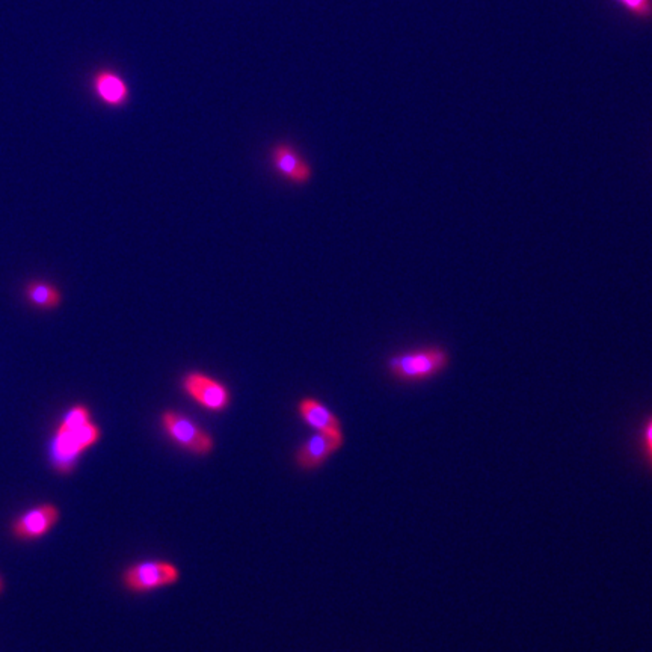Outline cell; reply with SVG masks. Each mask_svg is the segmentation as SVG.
Listing matches in <instances>:
<instances>
[{
	"instance_id": "2",
	"label": "cell",
	"mask_w": 652,
	"mask_h": 652,
	"mask_svg": "<svg viewBox=\"0 0 652 652\" xmlns=\"http://www.w3.org/2000/svg\"><path fill=\"white\" fill-rule=\"evenodd\" d=\"M450 366L449 350L440 346L411 350L391 357L387 363L390 375L402 382H423L441 375Z\"/></svg>"
},
{
	"instance_id": "11",
	"label": "cell",
	"mask_w": 652,
	"mask_h": 652,
	"mask_svg": "<svg viewBox=\"0 0 652 652\" xmlns=\"http://www.w3.org/2000/svg\"><path fill=\"white\" fill-rule=\"evenodd\" d=\"M27 298L35 307L52 310L61 304L62 294L55 285L44 281H34L27 287Z\"/></svg>"
},
{
	"instance_id": "9",
	"label": "cell",
	"mask_w": 652,
	"mask_h": 652,
	"mask_svg": "<svg viewBox=\"0 0 652 652\" xmlns=\"http://www.w3.org/2000/svg\"><path fill=\"white\" fill-rule=\"evenodd\" d=\"M94 91L102 102L112 108H122L130 99L129 85L112 69H103L94 76Z\"/></svg>"
},
{
	"instance_id": "12",
	"label": "cell",
	"mask_w": 652,
	"mask_h": 652,
	"mask_svg": "<svg viewBox=\"0 0 652 652\" xmlns=\"http://www.w3.org/2000/svg\"><path fill=\"white\" fill-rule=\"evenodd\" d=\"M637 22H652V0H615Z\"/></svg>"
},
{
	"instance_id": "6",
	"label": "cell",
	"mask_w": 652,
	"mask_h": 652,
	"mask_svg": "<svg viewBox=\"0 0 652 652\" xmlns=\"http://www.w3.org/2000/svg\"><path fill=\"white\" fill-rule=\"evenodd\" d=\"M183 390L192 401L206 410L220 412L229 408L230 391L227 387L204 373H187L183 378Z\"/></svg>"
},
{
	"instance_id": "3",
	"label": "cell",
	"mask_w": 652,
	"mask_h": 652,
	"mask_svg": "<svg viewBox=\"0 0 652 652\" xmlns=\"http://www.w3.org/2000/svg\"><path fill=\"white\" fill-rule=\"evenodd\" d=\"M180 571L169 561H141L124 571L123 584L134 593H147L177 583Z\"/></svg>"
},
{
	"instance_id": "4",
	"label": "cell",
	"mask_w": 652,
	"mask_h": 652,
	"mask_svg": "<svg viewBox=\"0 0 652 652\" xmlns=\"http://www.w3.org/2000/svg\"><path fill=\"white\" fill-rule=\"evenodd\" d=\"M162 428L178 447L197 456H206L215 447L212 436L195 422L174 411H165L162 414Z\"/></svg>"
},
{
	"instance_id": "13",
	"label": "cell",
	"mask_w": 652,
	"mask_h": 652,
	"mask_svg": "<svg viewBox=\"0 0 652 652\" xmlns=\"http://www.w3.org/2000/svg\"><path fill=\"white\" fill-rule=\"evenodd\" d=\"M639 449L645 463L648 464L649 470L652 471V414L644 420L640 428Z\"/></svg>"
},
{
	"instance_id": "14",
	"label": "cell",
	"mask_w": 652,
	"mask_h": 652,
	"mask_svg": "<svg viewBox=\"0 0 652 652\" xmlns=\"http://www.w3.org/2000/svg\"><path fill=\"white\" fill-rule=\"evenodd\" d=\"M4 586H5L4 579H2V575H0V593H2V592H4Z\"/></svg>"
},
{
	"instance_id": "8",
	"label": "cell",
	"mask_w": 652,
	"mask_h": 652,
	"mask_svg": "<svg viewBox=\"0 0 652 652\" xmlns=\"http://www.w3.org/2000/svg\"><path fill=\"white\" fill-rule=\"evenodd\" d=\"M271 157H273V168L277 169L283 177L296 185L310 182V165L287 144L275 145Z\"/></svg>"
},
{
	"instance_id": "1",
	"label": "cell",
	"mask_w": 652,
	"mask_h": 652,
	"mask_svg": "<svg viewBox=\"0 0 652 652\" xmlns=\"http://www.w3.org/2000/svg\"><path fill=\"white\" fill-rule=\"evenodd\" d=\"M102 436L85 405H76L62 417L53 433L48 447V459L59 475H69L88 449L97 444Z\"/></svg>"
},
{
	"instance_id": "5",
	"label": "cell",
	"mask_w": 652,
	"mask_h": 652,
	"mask_svg": "<svg viewBox=\"0 0 652 652\" xmlns=\"http://www.w3.org/2000/svg\"><path fill=\"white\" fill-rule=\"evenodd\" d=\"M61 519V510L53 503H41L18 515L11 524V535L20 542H34L48 535Z\"/></svg>"
},
{
	"instance_id": "7",
	"label": "cell",
	"mask_w": 652,
	"mask_h": 652,
	"mask_svg": "<svg viewBox=\"0 0 652 652\" xmlns=\"http://www.w3.org/2000/svg\"><path fill=\"white\" fill-rule=\"evenodd\" d=\"M343 441L345 438L342 431L317 433L299 447L294 456L296 464L303 470H315L324 465L325 461L342 447Z\"/></svg>"
},
{
	"instance_id": "10",
	"label": "cell",
	"mask_w": 652,
	"mask_h": 652,
	"mask_svg": "<svg viewBox=\"0 0 652 652\" xmlns=\"http://www.w3.org/2000/svg\"><path fill=\"white\" fill-rule=\"evenodd\" d=\"M299 415L301 419L315 428L317 433H331V431H342L340 428V420L322 403L317 402L315 399H303L298 405Z\"/></svg>"
}]
</instances>
